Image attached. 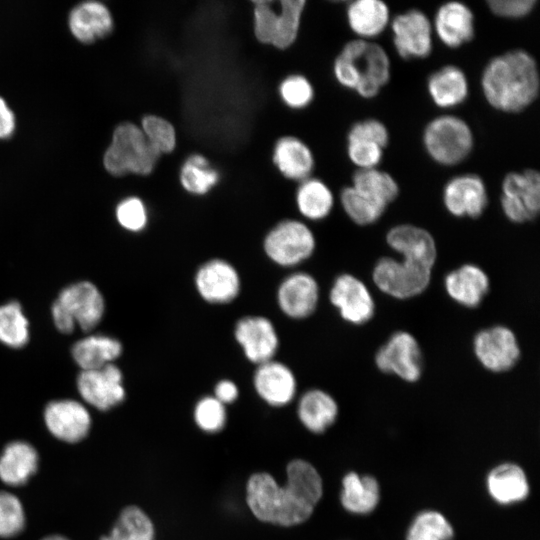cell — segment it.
<instances>
[{"instance_id":"obj_36","label":"cell","mask_w":540,"mask_h":540,"mask_svg":"<svg viewBox=\"0 0 540 540\" xmlns=\"http://www.w3.org/2000/svg\"><path fill=\"white\" fill-rule=\"evenodd\" d=\"M350 185L385 208H388L400 193L399 184L393 175L379 167L355 170Z\"/></svg>"},{"instance_id":"obj_24","label":"cell","mask_w":540,"mask_h":540,"mask_svg":"<svg viewBox=\"0 0 540 540\" xmlns=\"http://www.w3.org/2000/svg\"><path fill=\"white\" fill-rule=\"evenodd\" d=\"M426 90L431 102L437 108L450 110L462 105L468 99L470 84L461 67L447 64L428 75Z\"/></svg>"},{"instance_id":"obj_9","label":"cell","mask_w":540,"mask_h":540,"mask_svg":"<svg viewBox=\"0 0 540 540\" xmlns=\"http://www.w3.org/2000/svg\"><path fill=\"white\" fill-rule=\"evenodd\" d=\"M431 278V268L400 257H381L372 269V280L377 289L398 300L421 295Z\"/></svg>"},{"instance_id":"obj_33","label":"cell","mask_w":540,"mask_h":540,"mask_svg":"<svg viewBox=\"0 0 540 540\" xmlns=\"http://www.w3.org/2000/svg\"><path fill=\"white\" fill-rule=\"evenodd\" d=\"M297 413L301 423L313 433H322L338 416L335 399L321 389H310L300 398Z\"/></svg>"},{"instance_id":"obj_43","label":"cell","mask_w":540,"mask_h":540,"mask_svg":"<svg viewBox=\"0 0 540 540\" xmlns=\"http://www.w3.org/2000/svg\"><path fill=\"white\" fill-rule=\"evenodd\" d=\"M26 525V513L20 498L7 490H0V538L19 535Z\"/></svg>"},{"instance_id":"obj_23","label":"cell","mask_w":540,"mask_h":540,"mask_svg":"<svg viewBox=\"0 0 540 540\" xmlns=\"http://www.w3.org/2000/svg\"><path fill=\"white\" fill-rule=\"evenodd\" d=\"M253 385L259 397L274 407L288 404L294 398L297 389L293 371L275 359L257 365Z\"/></svg>"},{"instance_id":"obj_46","label":"cell","mask_w":540,"mask_h":540,"mask_svg":"<svg viewBox=\"0 0 540 540\" xmlns=\"http://www.w3.org/2000/svg\"><path fill=\"white\" fill-rule=\"evenodd\" d=\"M116 218L125 230L140 232L148 224V209L141 198L130 196L117 205Z\"/></svg>"},{"instance_id":"obj_15","label":"cell","mask_w":540,"mask_h":540,"mask_svg":"<svg viewBox=\"0 0 540 540\" xmlns=\"http://www.w3.org/2000/svg\"><path fill=\"white\" fill-rule=\"evenodd\" d=\"M485 181L476 173H462L451 177L443 186L442 202L446 211L457 218L476 219L488 206Z\"/></svg>"},{"instance_id":"obj_18","label":"cell","mask_w":540,"mask_h":540,"mask_svg":"<svg viewBox=\"0 0 540 540\" xmlns=\"http://www.w3.org/2000/svg\"><path fill=\"white\" fill-rule=\"evenodd\" d=\"M77 388L82 399L100 411H107L125 399L122 373L113 363L82 370L77 378Z\"/></svg>"},{"instance_id":"obj_51","label":"cell","mask_w":540,"mask_h":540,"mask_svg":"<svg viewBox=\"0 0 540 540\" xmlns=\"http://www.w3.org/2000/svg\"><path fill=\"white\" fill-rule=\"evenodd\" d=\"M41 540H71L68 537L61 534H51L43 537Z\"/></svg>"},{"instance_id":"obj_4","label":"cell","mask_w":540,"mask_h":540,"mask_svg":"<svg viewBox=\"0 0 540 540\" xmlns=\"http://www.w3.org/2000/svg\"><path fill=\"white\" fill-rule=\"evenodd\" d=\"M421 141L427 156L443 167L463 163L475 147V135L469 123L449 113L430 119L423 128Z\"/></svg>"},{"instance_id":"obj_25","label":"cell","mask_w":540,"mask_h":540,"mask_svg":"<svg viewBox=\"0 0 540 540\" xmlns=\"http://www.w3.org/2000/svg\"><path fill=\"white\" fill-rule=\"evenodd\" d=\"M345 19L356 39L373 41L389 28V5L381 0H353L346 3Z\"/></svg>"},{"instance_id":"obj_47","label":"cell","mask_w":540,"mask_h":540,"mask_svg":"<svg viewBox=\"0 0 540 540\" xmlns=\"http://www.w3.org/2000/svg\"><path fill=\"white\" fill-rule=\"evenodd\" d=\"M346 140L369 141L386 149L390 142V133L381 120L371 117L355 121L347 131Z\"/></svg>"},{"instance_id":"obj_6","label":"cell","mask_w":540,"mask_h":540,"mask_svg":"<svg viewBox=\"0 0 540 540\" xmlns=\"http://www.w3.org/2000/svg\"><path fill=\"white\" fill-rule=\"evenodd\" d=\"M160 156L148 143L140 126L127 121L115 127L103 164L106 171L116 177L128 174L147 176L154 170Z\"/></svg>"},{"instance_id":"obj_12","label":"cell","mask_w":540,"mask_h":540,"mask_svg":"<svg viewBox=\"0 0 540 540\" xmlns=\"http://www.w3.org/2000/svg\"><path fill=\"white\" fill-rule=\"evenodd\" d=\"M379 371L401 380L417 382L423 372V355L419 342L410 332L399 330L390 335L374 357Z\"/></svg>"},{"instance_id":"obj_45","label":"cell","mask_w":540,"mask_h":540,"mask_svg":"<svg viewBox=\"0 0 540 540\" xmlns=\"http://www.w3.org/2000/svg\"><path fill=\"white\" fill-rule=\"evenodd\" d=\"M194 419L203 431H220L226 423L225 405L214 396H206L197 402L194 408Z\"/></svg>"},{"instance_id":"obj_37","label":"cell","mask_w":540,"mask_h":540,"mask_svg":"<svg viewBox=\"0 0 540 540\" xmlns=\"http://www.w3.org/2000/svg\"><path fill=\"white\" fill-rule=\"evenodd\" d=\"M109 535L113 540H154V525L138 506L125 507L118 515Z\"/></svg>"},{"instance_id":"obj_29","label":"cell","mask_w":540,"mask_h":540,"mask_svg":"<svg viewBox=\"0 0 540 540\" xmlns=\"http://www.w3.org/2000/svg\"><path fill=\"white\" fill-rule=\"evenodd\" d=\"M69 28L80 42L92 43L112 32L113 18L104 4L98 1H87L77 5L71 11Z\"/></svg>"},{"instance_id":"obj_52","label":"cell","mask_w":540,"mask_h":540,"mask_svg":"<svg viewBox=\"0 0 540 540\" xmlns=\"http://www.w3.org/2000/svg\"><path fill=\"white\" fill-rule=\"evenodd\" d=\"M99 540H113V538L107 534V535H103Z\"/></svg>"},{"instance_id":"obj_30","label":"cell","mask_w":540,"mask_h":540,"mask_svg":"<svg viewBox=\"0 0 540 540\" xmlns=\"http://www.w3.org/2000/svg\"><path fill=\"white\" fill-rule=\"evenodd\" d=\"M294 203L303 218L317 222L330 216L335 206V196L327 182L312 175L298 183Z\"/></svg>"},{"instance_id":"obj_10","label":"cell","mask_w":540,"mask_h":540,"mask_svg":"<svg viewBox=\"0 0 540 540\" xmlns=\"http://www.w3.org/2000/svg\"><path fill=\"white\" fill-rule=\"evenodd\" d=\"M500 206L514 224L533 221L540 211V173L534 168L506 173L501 181Z\"/></svg>"},{"instance_id":"obj_5","label":"cell","mask_w":540,"mask_h":540,"mask_svg":"<svg viewBox=\"0 0 540 540\" xmlns=\"http://www.w3.org/2000/svg\"><path fill=\"white\" fill-rule=\"evenodd\" d=\"M307 0H252V31L256 41L278 50L292 46L300 31Z\"/></svg>"},{"instance_id":"obj_27","label":"cell","mask_w":540,"mask_h":540,"mask_svg":"<svg viewBox=\"0 0 540 540\" xmlns=\"http://www.w3.org/2000/svg\"><path fill=\"white\" fill-rule=\"evenodd\" d=\"M272 162L286 179L301 182L313 175L315 157L311 148L295 136H281L274 143Z\"/></svg>"},{"instance_id":"obj_35","label":"cell","mask_w":540,"mask_h":540,"mask_svg":"<svg viewBox=\"0 0 540 540\" xmlns=\"http://www.w3.org/2000/svg\"><path fill=\"white\" fill-rule=\"evenodd\" d=\"M122 353L121 343L105 335H92L76 342L72 356L82 370H93L112 363Z\"/></svg>"},{"instance_id":"obj_32","label":"cell","mask_w":540,"mask_h":540,"mask_svg":"<svg viewBox=\"0 0 540 540\" xmlns=\"http://www.w3.org/2000/svg\"><path fill=\"white\" fill-rule=\"evenodd\" d=\"M340 500L345 510L350 513L359 515L371 513L380 500L379 483L371 475L349 472L342 479Z\"/></svg>"},{"instance_id":"obj_44","label":"cell","mask_w":540,"mask_h":540,"mask_svg":"<svg viewBox=\"0 0 540 540\" xmlns=\"http://www.w3.org/2000/svg\"><path fill=\"white\" fill-rule=\"evenodd\" d=\"M384 153L385 148L376 143L364 140H346V154L356 170L379 167Z\"/></svg>"},{"instance_id":"obj_1","label":"cell","mask_w":540,"mask_h":540,"mask_svg":"<svg viewBox=\"0 0 540 540\" xmlns=\"http://www.w3.org/2000/svg\"><path fill=\"white\" fill-rule=\"evenodd\" d=\"M287 483L280 486L268 473L253 474L246 486V502L260 521L294 526L308 520L323 494L318 471L302 459L286 468Z\"/></svg>"},{"instance_id":"obj_41","label":"cell","mask_w":540,"mask_h":540,"mask_svg":"<svg viewBox=\"0 0 540 540\" xmlns=\"http://www.w3.org/2000/svg\"><path fill=\"white\" fill-rule=\"evenodd\" d=\"M140 128L148 143L160 155L170 154L175 150L177 133L169 120L155 114H146L141 118Z\"/></svg>"},{"instance_id":"obj_28","label":"cell","mask_w":540,"mask_h":540,"mask_svg":"<svg viewBox=\"0 0 540 540\" xmlns=\"http://www.w3.org/2000/svg\"><path fill=\"white\" fill-rule=\"evenodd\" d=\"M39 453L25 440L8 442L0 453V481L8 487H20L36 474Z\"/></svg>"},{"instance_id":"obj_21","label":"cell","mask_w":540,"mask_h":540,"mask_svg":"<svg viewBox=\"0 0 540 540\" xmlns=\"http://www.w3.org/2000/svg\"><path fill=\"white\" fill-rule=\"evenodd\" d=\"M320 290L309 273L298 271L285 277L278 286L276 299L281 312L291 319H305L318 306Z\"/></svg>"},{"instance_id":"obj_17","label":"cell","mask_w":540,"mask_h":540,"mask_svg":"<svg viewBox=\"0 0 540 540\" xmlns=\"http://www.w3.org/2000/svg\"><path fill=\"white\" fill-rule=\"evenodd\" d=\"M194 283L199 296L210 304H228L241 290L237 269L221 258L204 262L195 273Z\"/></svg>"},{"instance_id":"obj_3","label":"cell","mask_w":540,"mask_h":540,"mask_svg":"<svg viewBox=\"0 0 540 540\" xmlns=\"http://www.w3.org/2000/svg\"><path fill=\"white\" fill-rule=\"evenodd\" d=\"M332 76L342 88L363 99H373L391 79V60L383 46L374 41L346 42L332 62Z\"/></svg>"},{"instance_id":"obj_8","label":"cell","mask_w":540,"mask_h":540,"mask_svg":"<svg viewBox=\"0 0 540 540\" xmlns=\"http://www.w3.org/2000/svg\"><path fill=\"white\" fill-rule=\"evenodd\" d=\"M316 249L313 230L300 219L277 222L263 239L266 256L276 265L293 267L309 259Z\"/></svg>"},{"instance_id":"obj_42","label":"cell","mask_w":540,"mask_h":540,"mask_svg":"<svg viewBox=\"0 0 540 540\" xmlns=\"http://www.w3.org/2000/svg\"><path fill=\"white\" fill-rule=\"evenodd\" d=\"M277 90L282 103L292 110L305 109L315 97L313 83L307 76L300 73H292L284 77Z\"/></svg>"},{"instance_id":"obj_40","label":"cell","mask_w":540,"mask_h":540,"mask_svg":"<svg viewBox=\"0 0 540 540\" xmlns=\"http://www.w3.org/2000/svg\"><path fill=\"white\" fill-rule=\"evenodd\" d=\"M453 536V527L442 513L425 510L412 521L406 540H452Z\"/></svg>"},{"instance_id":"obj_48","label":"cell","mask_w":540,"mask_h":540,"mask_svg":"<svg viewBox=\"0 0 540 540\" xmlns=\"http://www.w3.org/2000/svg\"><path fill=\"white\" fill-rule=\"evenodd\" d=\"M537 0H487L488 10L496 17L519 20L529 16L536 8Z\"/></svg>"},{"instance_id":"obj_38","label":"cell","mask_w":540,"mask_h":540,"mask_svg":"<svg viewBox=\"0 0 540 540\" xmlns=\"http://www.w3.org/2000/svg\"><path fill=\"white\" fill-rule=\"evenodd\" d=\"M339 201L346 216L359 226L376 223L387 210V208L374 202L351 185L341 189Z\"/></svg>"},{"instance_id":"obj_19","label":"cell","mask_w":540,"mask_h":540,"mask_svg":"<svg viewBox=\"0 0 540 540\" xmlns=\"http://www.w3.org/2000/svg\"><path fill=\"white\" fill-rule=\"evenodd\" d=\"M234 338L245 357L256 365L274 359L279 347V337L274 324L260 315L239 319L235 324Z\"/></svg>"},{"instance_id":"obj_20","label":"cell","mask_w":540,"mask_h":540,"mask_svg":"<svg viewBox=\"0 0 540 540\" xmlns=\"http://www.w3.org/2000/svg\"><path fill=\"white\" fill-rule=\"evenodd\" d=\"M431 23L434 37L449 49L461 48L475 37V15L460 1H447L438 6Z\"/></svg>"},{"instance_id":"obj_14","label":"cell","mask_w":540,"mask_h":540,"mask_svg":"<svg viewBox=\"0 0 540 540\" xmlns=\"http://www.w3.org/2000/svg\"><path fill=\"white\" fill-rule=\"evenodd\" d=\"M329 301L340 317L352 325H363L375 314V301L368 286L350 273H342L334 279Z\"/></svg>"},{"instance_id":"obj_11","label":"cell","mask_w":540,"mask_h":540,"mask_svg":"<svg viewBox=\"0 0 540 540\" xmlns=\"http://www.w3.org/2000/svg\"><path fill=\"white\" fill-rule=\"evenodd\" d=\"M395 52L403 60L428 58L434 47L431 18L417 8L392 17L389 25Z\"/></svg>"},{"instance_id":"obj_49","label":"cell","mask_w":540,"mask_h":540,"mask_svg":"<svg viewBox=\"0 0 540 540\" xmlns=\"http://www.w3.org/2000/svg\"><path fill=\"white\" fill-rule=\"evenodd\" d=\"M238 394L237 385L229 379L220 380L214 388V397L224 405L234 402Z\"/></svg>"},{"instance_id":"obj_2","label":"cell","mask_w":540,"mask_h":540,"mask_svg":"<svg viewBox=\"0 0 540 540\" xmlns=\"http://www.w3.org/2000/svg\"><path fill=\"white\" fill-rule=\"evenodd\" d=\"M486 103L505 114H518L531 107L540 92L536 59L525 49L514 48L491 57L480 75Z\"/></svg>"},{"instance_id":"obj_13","label":"cell","mask_w":540,"mask_h":540,"mask_svg":"<svg viewBox=\"0 0 540 540\" xmlns=\"http://www.w3.org/2000/svg\"><path fill=\"white\" fill-rule=\"evenodd\" d=\"M473 352L483 368L504 373L515 367L521 349L514 331L505 325H493L479 330L473 338Z\"/></svg>"},{"instance_id":"obj_22","label":"cell","mask_w":540,"mask_h":540,"mask_svg":"<svg viewBox=\"0 0 540 540\" xmlns=\"http://www.w3.org/2000/svg\"><path fill=\"white\" fill-rule=\"evenodd\" d=\"M387 245L399 255L433 269L437 245L433 235L423 227L403 223L391 227L385 237Z\"/></svg>"},{"instance_id":"obj_26","label":"cell","mask_w":540,"mask_h":540,"mask_svg":"<svg viewBox=\"0 0 540 540\" xmlns=\"http://www.w3.org/2000/svg\"><path fill=\"white\" fill-rule=\"evenodd\" d=\"M447 295L466 308L478 307L490 289L487 273L478 265L465 263L445 275Z\"/></svg>"},{"instance_id":"obj_16","label":"cell","mask_w":540,"mask_h":540,"mask_svg":"<svg viewBox=\"0 0 540 540\" xmlns=\"http://www.w3.org/2000/svg\"><path fill=\"white\" fill-rule=\"evenodd\" d=\"M43 417L48 432L57 440L68 444L84 440L92 426L88 409L73 399L49 402L44 409Z\"/></svg>"},{"instance_id":"obj_31","label":"cell","mask_w":540,"mask_h":540,"mask_svg":"<svg viewBox=\"0 0 540 540\" xmlns=\"http://www.w3.org/2000/svg\"><path fill=\"white\" fill-rule=\"evenodd\" d=\"M491 498L501 505H510L526 499L529 483L524 470L514 463L494 467L486 480Z\"/></svg>"},{"instance_id":"obj_50","label":"cell","mask_w":540,"mask_h":540,"mask_svg":"<svg viewBox=\"0 0 540 540\" xmlns=\"http://www.w3.org/2000/svg\"><path fill=\"white\" fill-rule=\"evenodd\" d=\"M15 128V118L5 100L0 97V139L8 138Z\"/></svg>"},{"instance_id":"obj_34","label":"cell","mask_w":540,"mask_h":540,"mask_svg":"<svg viewBox=\"0 0 540 540\" xmlns=\"http://www.w3.org/2000/svg\"><path fill=\"white\" fill-rule=\"evenodd\" d=\"M219 179L218 170L199 152H190L182 161L178 172L180 186L192 196L208 194Z\"/></svg>"},{"instance_id":"obj_39","label":"cell","mask_w":540,"mask_h":540,"mask_svg":"<svg viewBox=\"0 0 540 540\" xmlns=\"http://www.w3.org/2000/svg\"><path fill=\"white\" fill-rule=\"evenodd\" d=\"M29 323L21 305L11 301L0 306V342L20 348L29 340Z\"/></svg>"},{"instance_id":"obj_7","label":"cell","mask_w":540,"mask_h":540,"mask_svg":"<svg viewBox=\"0 0 540 540\" xmlns=\"http://www.w3.org/2000/svg\"><path fill=\"white\" fill-rule=\"evenodd\" d=\"M104 314V299L97 287L82 281L64 288L52 306L57 329L71 333L77 323L83 331L92 330Z\"/></svg>"}]
</instances>
